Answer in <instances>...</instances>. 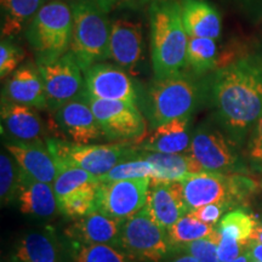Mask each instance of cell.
<instances>
[{
    "mask_svg": "<svg viewBox=\"0 0 262 262\" xmlns=\"http://www.w3.org/2000/svg\"><path fill=\"white\" fill-rule=\"evenodd\" d=\"M212 120L243 148L262 116V48L239 54L205 75Z\"/></svg>",
    "mask_w": 262,
    "mask_h": 262,
    "instance_id": "cell-1",
    "label": "cell"
},
{
    "mask_svg": "<svg viewBox=\"0 0 262 262\" xmlns=\"http://www.w3.org/2000/svg\"><path fill=\"white\" fill-rule=\"evenodd\" d=\"M141 108L150 129L178 118L192 117L206 103L205 77L187 70L149 81L140 98Z\"/></svg>",
    "mask_w": 262,
    "mask_h": 262,
    "instance_id": "cell-2",
    "label": "cell"
},
{
    "mask_svg": "<svg viewBox=\"0 0 262 262\" xmlns=\"http://www.w3.org/2000/svg\"><path fill=\"white\" fill-rule=\"evenodd\" d=\"M150 60L153 74L166 77L187 70L188 34L180 0H163L149 5Z\"/></svg>",
    "mask_w": 262,
    "mask_h": 262,
    "instance_id": "cell-3",
    "label": "cell"
},
{
    "mask_svg": "<svg viewBox=\"0 0 262 262\" xmlns=\"http://www.w3.org/2000/svg\"><path fill=\"white\" fill-rule=\"evenodd\" d=\"M71 8L73 28L70 52L85 72L91 66L108 60L112 21L94 0H73Z\"/></svg>",
    "mask_w": 262,
    "mask_h": 262,
    "instance_id": "cell-4",
    "label": "cell"
},
{
    "mask_svg": "<svg viewBox=\"0 0 262 262\" xmlns=\"http://www.w3.org/2000/svg\"><path fill=\"white\" fill-rule=\"evenodd\" d=\"M72 28L71 3L48 0L24 33L35 62L55 60L67 54L71 47Z\"/></svg>",
    "mask_w": 262,
    "mask_h": 262,
    "instance_id": "cell-5",
    "label": "cell"
},
{
    "mask_svg": "<svg viewBox=\"0 0 262 262\" xmlns=\"http://www.w3.org/2000/svg\"><path fill=\"white\" fill-rule=\"evenodd\" d=\"M188 212L209 204H226L229 208L244 204L256 191L257 183L243 173L201 171L181 180Z\"/></svg>",
    "mask_w": 262,
    "mask_h": 262,
    "instance_id": "cell-6",
    "label": "cell"
},
{
    "mask_svg": "<svg viewBox=\"0 0 262 262\" xmlns=\"http://www.w3.org/2000/svg\"><path fill=\"white\" fill-rule=\"evenodd\" d=\"M239 149L214 120H206L193 129L188 153L202 166L203 171L229 175L247 171Z\"/></svg>",
    "mask_w": 262,
    "mask_h": 262,
    "instance_id": "cell-7",
    "label": "cell"
},
{
    "mask_svg": "<svg viewBox=\"0 0 262 262\" xmlns=\"http://www.w3.org/2000/svg\"><path fill=\"white\" fill-rule=\"evenodd\" d=\"M47 145L54 157L78 166L98 179L119 163L139 157L140 153L139 147L131 143L79 145L50 137L47 140Z\"/></svg>",
    "mask_w": 262,
    "mask_h": 262,
    "instance_id": "cell-8",
    "label": "cell"
},
{
    "mask_svg": "<svg viewBox=\"0 0 262 262\" xmlns=\"http://www.w3.org/2000/svg\"><path fill=\"white\" fill-rule=\"evenodd\" d=\"M118 248L140 262H160L173 251L166 229L147 206L124 221Z\"/></svg>",
    "mask_w": 262,
    "mask_h": 262,
    "instance_id": "cell-9",
    "label": "cell"
},
{
    "mask_svg": "<svg viewBox=\"0 0 262 262\" xmlns=\"http://www.w3.org/2000/svg\"><path fill=\"white\" fill-rule=\"evenodd\" d=\"M88 100L104 139L114 143H131L135 146L145 139L147 120L137 104L124 101L98 100L89 95Z\"/></svg>",
    "mask_w": 262,
    "mask_h": 262,
    "instance_id": "cell-10",
    "label": "cell"
},
{
    "mask_svg": "<svg viewBox=\"0 0 262 262\" xmlns=\"http://www.w3.org/2000/svg\"><path fill=\"white\" fill-rule=\"evenodd\" d=\"M35 63L44 83L49 113H55L86 91L84 72L70 51L55 60Z\"/></svg>",
    "mask_w": 262,
    "mask_h": 262,
    "instance_id": "cell-11",
    "label": "cell"
},
{
    "mask_svg": "<svg viewBox=\"0 0 262 262\" xmlns=\"http://www.w3.org/2000/svg\"><path fill=\"white\" fill-rule=\"evenodd\" d=\"M150 179L100 182L95 208L118 220H126L147 204Z\"/></svg>",
    "mask_w": 262,
    "mask_h": 262,
    "instance_id": "cell-12",
    "label": "cell"
},
{
    "mask_svg": "<svg viewBox=\"0 0 262 262\" xmlns=\"http://www.w3.org/2000/svg\"><path fill=\"white\" fill-rule=\"evenodd\" d=\"M85 89L90 97L107 101H124L139 104L140 93L129 72L119 66L100 62L84 72Z\"/></svg>",
    "mask_w": 262,
    "mask_h": 262,
    "instance_id": "cell-13",
    "label": "cell"
},
{
    "mask_svg": "<svg viewBox=\"0 0 262 262\" xmlns=\"http://www.w3.org/2000/svg\"><path fill=\"white\" fill-rule=\"evenodd\" d=\"M55 127L63 140L79 145H89L104 139L95 114L91 110L86 91L80 97L66 103L52 113Z\"/></svg>",
    "mask_w": 262,
    "mask_h": 262,
    "instance_id": "cell-14",
    "label": "cell"
},
{
    "mask_svg": "<svg viewBox=\"0 0 262 262\" xmlns=\"http://www.w3.org/2000/svg\"><path fill=\"white\" fill-rule=\"evenodd\" d=\"M145 56L142 24L130 18H116L111 25L108 60L134 73Z\"/></svg>",
    "mask_w": 262,
    "mask_h": 262,
    "instance_id": "cell-15",
    "label": "cell"
},
{
    "mask_svg": "<svg viewBox=\"0 0 262 262\" xmlns=\"http://www.w3.org/2000/svg\"><path fill=\"white\" fill-rule=\"evenodd\" d=\"M3 135L12 142H47L48 127L35 108L2 98L0 107Z\"/></svg>",
    "mask_w": 262,
    "mask_h": 262,
    "instance_id": "cell-16",
    "label": "cell"
},
{
    "mask_svg": "<svg viewBox=\"0 0 262 262\" xmlns=\"http://www.w3.org/2000/svg\"><path fill=\"white\" fill-rule=\"evenodd\" d=\"M12 262H71L66 239L52 228L32 231L16 244Z\"/></svg>",
    "mask_w": 262,
    "mask_h": 262,
    "instance_id": "cell-17",
    "label": "cell"
},
{
    "mask_svg": "<svg viewBox=\"0 0 262 262\" xmlns=\"http://www.w3.org/2000/svg\"><path fill=\"white\" fill-rule=\"evenodd\" d=\"M2 98L38 111H48L44 83L37 63L25 62L6 78L2 89Z\"/></svg>",
    "mask_w": 262,
    "mask_h": 262,
    "instance_id": "cell-18",
    "label": "cell"
},
{
    "mask_svg": "<svg viewBox=\"0 0 262 262\" xmlns=\"http://www.w3.org/2000/svg\"><path fill=\"white\" fill-rule=\"evenodd\" d=\"M125 220L111 217L96 208L64 229V238L81 244H110L118 247Z\"/></svg>",
    "mask_w": 262,
    "mask_h": 262,
    "instance_id": "cell-19",
    "label": "cell"
},
{
    "mask_svg": "<svg viewBox=\"0 0 262 262\" xmlns=\"http://www.w3.org/2000/svg\"><path fill=\"white\" fill-rule=\"evenodd\" d=\"M146 206L163 228L171 227L180 219L188 214L181 181H150Z\"/></svg>",
    "mask_w": 262,
    "mask_h": 262,
    "instance_id": "cell-20",
    "label": "cell"
},
{
    "mask_svg": "<svg viewBox=\"0 0 262 262\" xmlns=\"http://www.w3.org/2000/svg\"><path fill=\"white\" fill-rule=\"evenodd\" d=\"M4 148L14 157L21 170L37 181L54 185L57 164L47 142H12L6 141Z\"/></svg>",
    "mask_w": 262,
    "mask_h": 262,
    "instance_id": "cell-21",
    "label": "cell"
},
{
    "mask_svg": "<svg viewBox=\"0 0 262 262\" xmlns=\"http://www.w3.org/2000/svg\"><path fill=\"white\" fill-rule=\"evenodd\" d=\"M191 123L192 117H185L160 124L136 146L147 152L166 155L188 153L193 134Z\"/></svg>",
    "mask_w": 262,
    "mask_h": 262,
    "instance_id": "cell-22",
    "label": "cell"
},
{
    "mask_svg": "<svg viewBox=\"0 0 262 262\" xmlns=\"http://www.w3.org/2000/svg\"><path fill=\"white\" fill-rule=\"evenodd\" d=\"M16 201L22 214L35 219H51L60 211L52 185L32 179L24 170H21Z\"/></svg>",
    "mask_w": 262,
    "mask_h": 262,
    "instance_id": "cell-23",
    "label": "cell"
},
{
    "mask_svg": "<svg viewBox=\"0 0 262 262\" xmlns=\"http://www.w3.org/2000/svg\"><path fill=\"white\" fill-rule=\"evenodd\" d=\"M182 22L188 37L219 39L222 33V17L208 0H180Z\"/></svg>",
    "mask_w": 262,
    "mask_h": 262,
    "instance_id": "cell-24",
    "label": "cell"
},
{
    "mask_svg": "<svg viewBox=\"0 0 262 262\" xmlns=\"http://www.w3.org/2000/svg\"><path fill=\"white\" fill-rule=\"evenodd\" d=\"M139 156L155 168V178L150 180L153 182L181 181L188 175L203 171L202 166L189 153L166 155L140 149Z\"/></svg>",
    "mask_w": 262,
    "mask_h": 262,
    "instance_id": "cell-25",
    "label": "cell"
},
{
    "mask_svg": "<svg viewBox=\"0 0 262 262\" xmlns=\"http://www.w3.org/2000/svg\"><path fill=\"white\" fill-rule=\"evenodd\" d=\"M48 0H0L2 39H14L25 33Z\"/></svg>",
    "mask_w": 262,
    "mask_h": 262,
    "instance_id": "cell-26",
    "label": "cell"
},
{
    "mask_svg": "<svg viewBox=\"0 0 262 262\" xmlns=\"http://www.w3.org/2000/svg\"><path fill=\"white\" fill-rule=\"evenodd\" d=\"M66 244L71 262H140L114 245L81 244L68 239Z\"/></svg>",
    "mask_w": 262,
    "mask_h": 262,
    "instance_id": "cell-27",
    "label": "cell"
},
{
    "mask_svg": "<svg viewBox=\"0 0 262 262\" xmlns=\"http://www.w3.org/2000/svg\"><path fill=\"white\" fill-rule=\"evenodd\" d=\"M219 50L216 40L209 38H188L187 71L196 77H205L217 68Z\"/></svg>",
    "mask_w": 262,
    "mask_h": 262,
    "instance_id": "cell-28",
    "label": "cell"
},
{
    "mask_svg": "<svg viewBox=\"0 0 262 262\" xmlns=\"http://www.w3.org/2000/svg\"><path fill=\"white\" fill-rule=\"evenodd\" d=\"M216 231H217L216 226L205 224L188 212L187 215L180 219L175 225L166 229V233H168L172 250L179 251L182 247L192 243V242L210 237Z\"/></svg>",
    "mask_w": 262,
    "mask_h": 262,
    "instance_id": "cell-29",
    "label": "cell"
},
{
    "mask_svg": "<svg viewBox=\"0 0 262 262\" xmlns=\"http://www.w3.org/2000/svg\"><path fill=\"white\" fill-rule=\"evenodd\" d=\"M54 158L57 164V176L52 187H54L55 194L57 196V202L64 196L70 195L77 189L84 187V186L101 182L100 179L85 171V170L71 165V164L63 162L56 157H54Z\"/></svg>",
    "mask_w": 262,
    "mask_h": 262,
    "instance_id": "cell-30",
    "label": "cell"
},
{
    "mask_svg": "<svg viewBox=\"0 0 262 262\" xmlns=\"http://www.w3.org/2000/svg\"><path fill=\"white\" fill-rule=\"evenodd\" d=\"M256 224L257 222L253 215L249 214L244 209L238 208L235 210L228 211L222 217L217 229L221 237L241 243H249Z\"/></svg>",
    "mask_w": 262,
    "mask_h": 262,
    "instance_id": "cell-31",
    "label": "cell"
},
{
    "mask_svg": "<svg viewBox=\"0 0 262 262\" xmlns=\"http://www.w3.org/2000/svg\"><path fill=\"white\" fill-rule=\"evenodd\" d=\"M100 183L84 186L58 201V209L62 215L72 220H79L93 211L96 205V192Z\"/></svg>",
    "mask_w": 262,
    "mask_h": 262,
    "instance_id": "cell-32",
    "label": "cell"
},
{
    "mask_svg": "<svg viewBox=\"0 0 262 262\" xmlns=\"http://www.w3.org/2000/svg\"><path fill=\"white\" fill-rule=\"evenodd\" d=\"M21 168L8 150L0 155V199L3 205L16 201L19 186Z\"/></svg>",
    "mask_w": 262,
    "mask_h": 262,
    "instance_id": "cell-33",
    "label": "cell"
},
{
    "mask_svg": "<svg viewBox=\"0 0 262 262\" xmlns=\"http://www.w3.org/2000/svg\"><path fill=\"white\" fill-rule=\"evenodd\" d=\"M155 178V168L152 164L146 159L136 157L134 159L125 160L119 163L110 170L106 175L100 178L101 182H112L122 181V180H134V179H150Z\"/></svg>",
    "mask_w": 262,
    "mask_h": 262,
    "instance_id": "cell-34",
    "label": "cell"
},
{
    "mask_svg": "<svg viewBox=\"0 0 262 262\" xmlns=\"http://www.w3.org/2000/svg\"><path fill=\"white\" fill-rule=\"evenodd\" d=\"M220 241L221 234L217 229L210 237L192 242V243L182 247L179 251L191 255L198 262H221L220 256H219Z\"/></svg>",
    "mask_w": 262,
    "mask_h": 262,
    "instance_id": "cell-35",
    "label": "cell"
},
{
    "mask_svg": "<svg viewBox=\"0 0 262 262\" xmlns=\"http://www.w3.org/2000/svg\"><path fill=\"white\" fill-rule=\"evenodd\" d=\"M25 60V51L14 39H2L0 42V78H9Z\"/></svg>",
    "mask_w": 262,
    "mask_h": 262,
    "instance_id": "cell-36",
    "label": "cell"
},
{
    "mask_svg": "<svg viewBox=\"0 0 262 262\" xmlns=\"http://www.w3.org/2000/svg\"><path fill=\"white\" fill-rule=\"evenodd\" d=\"M248 162L256 170H262V116L255 124L245 145Z\"/></svg>",
    "mask_w": 262,
    "mask_h": 262,
    "instance_id": "cell-37",
    "label": "cell"
},
{
    "mask_svg": "<svg viewBox=\"0 0 262 262\" xmlns=\"http://www.w3.org/2000/svg\"><path fill=\"white\" fill-rule=\"evenodd\" d=\"M228 210H231V208L228 205L216 203V204H209L202 206V208L196 209V210L189 211V214L194 216L198 220L205 222V224L216 226L217 224H220L222 216Z\"/></svg>",
    "mask_w": 262,
    "mask_h": 262,
    "instance_id": "cell-38",
    "label": "cell"
},
{
    "mask_svg": "<svg viewBox=\"0 0 262 262\" xmlns=\"http://www.w3.org/2000/svg\"><path fill=\"white\" fill-rule=\"evenodd\" d=\"M248 249V243L232 241V239L221 237L219 244V256L221 262H231L244 254Z\"/></svg>",
    "mask_w": 262,
    "mask_h": 262,
    "instance_id": "cell-39",
    "label": "cell"
},
{
    "mask_svg": "<svg viewBox=\"0 0 262 262\" xmlns=\"http://www.w3.org/2000/svg\"><path fill=\"white\" fill-rule=\"evenodd\" d=\"M248 19L257 21L262 17V0H226Z\"/></svg>",
    "mask_w": 262,
    "mask_h": 262,
    "instance_id": "cell-40",
    "label": "cell"
},
{
    "mask_svg": "<svg viewBox=\"0 0 262 262\" xmlns=\"http://www.w3.org/2000/svg\"><path fill=\"white\" fill-rule=\"evenodd\" d=\"M94 3L106 14H110L117 9L130 8L136 4L140 5V0H94Z\"/></svg>",
    "mask_w": 262,
    "mask_h": 262,
    "instance_id": "cell-41",
    "label": "cell"
},
{
    "mask_svg": "<svg viewBox=\"0 0 262 262\" xmlns=\"http://www.w3.org/2000/svg\"><path fill=\"white\" fill-rule=\"evenodd\" d=\"M248 253L250 254L253 260L262 262V243L250 239L248 243Z\"/></svg>",
    "mask_w": 262,
    "mask_h": 262,
    "instance_id": "cell-42",
    "label": "cell"
},
{
    "mask_svg": "<svg viewBox=\"0 0 262 262\" xmlns=\"http://www.w3.org/2000/svg\"><path fill=\"white\" fill-rule=\"evenodd\" d=\"M250 239H253V241H256V242H260V243H262V224H256Z\"/></svg>",
    "mask_w": 262,
    "mask_h": 262,
    "instance_id": "cell-43",
    "label": "cell"
},
{
    "mask_svg": "<svg viewBox=\"0 0 262 262\" xmlns=\"http://www.w3.org/2000/svg\"><path fill=\"white\" fill-rule=\"evenodd\" d=\"M170 262H198V261H196L193 256H191V255L183 253L181 255H179L178 257H175L172 261H170Z\"/></svg>",
    "mask_w": 262,
    "mask_h": 262,
    "instance_id": "cell-44",
    "label": "cell"
},
{
    "mask_svg": "<svg viewBox=\"0 0 262 262\" xmlns=\"http://www.w3.org/2000/svg\"><path fill=\"white\" fill-rule=\"evenodd\" d=\"M231 262H251V256H250V254L248 253V249L244 254H242L241 256L237 257L235 260L231 261Z\"/></svg>",
    "mask_w": 262,
    "mask_h": 262,
    "instance_id": "cell-45",
    "label": "cell"
},
{
    "mask_svg": "<svg viewBox=\"0 0 262 262\" xmlns=\"http://www.w3.org/2000/svg\"><path fill=\"white\" fill-rule=\"evenodd\" d=\"M157 2H163V0H140V5H145V4H153V3Z\"/></svg>",
    "mask_w": 262,
    "mask_h": 262,
    "instance_id": "cell-46",
    "label": "cell"
},
{
    "mask_svg": "<svg viewBox=\"0 0 262 262\" xmlns=\"http://www.w3.org/2000/svg\"><path fill=\"white\" fill-rule=\"evenodd\" d=\"M251 262H258V261H256V260H253V258H251Z\"/></svg>",
    "mask_w": 262,
    "mask_h": 262,
    "instance_id": "cell-47",
    "label": "cell"
},
{
    "mask_svg": "<svg viewBox=\"0 0 262 262\" xmlns=\"http://www.w3.org/2000/svg\"><path fill=\"white\" fill-rule=\"evenodd\" d=\"M66 2H68V3H71V2H73V0H66Z\"/></svg>",
    "mask_w": 262,
    "mask_h": 262,
    "instance_id": "cell-48",
    "label": "cell"
},
{
    "mask_svg": "<svg viewBox=\"0 0 262 262\" xmlns=\"http://www.w3.org/2000/svg\"><path fill=\"white\" fill-rule=\"evenodd\" d=\"M261 187H262V182H261Z\"/></svg>",
    "mask_w": 262,
    "mask_h": 262,
    "instance_id": "cell-49",
    "label": "cell"
}]
</instances>
